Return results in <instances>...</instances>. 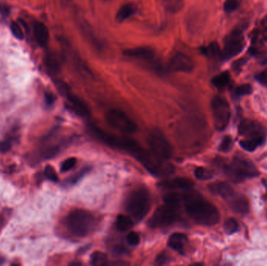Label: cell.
<instances>
[{"instance_id":"6da1fadb","label":"cell","mask_w":267,"mask_h":266,"mask_svg":"<svg viewBox=\"0 0 267 266\" xmlns=\"http://www.w3.org/2000/svg\"><path fill=\"white\" fill-rule=\"evenodd\" d=\"M91 129L93 134L98 139L110 145V147L120 149L121 151L132 154L152 174L159 177H167L174 171V168L171 164L159 162L149 152L145 151L141 145L133 139L125 137L114 136L97 127H91Z\"/></svg>"},{"instance_id":"7a4b0ae2","label":"cell","mask_w":267,"mask_h":266,"mask_svg":"<svg viewBox=\"0 0 267 266\" xmlns=\"http://www.w3.org/2000/svg\"><path fill=\"white\" fill-rule=\"evenodd\" d=\"M182 204L188 216L199 225L214 226L221 220L217 207L197 193H184Z\"/></svg>"},{"instance_id":"3957f363","label":"cell","mask_w":267,"mask_h":266,"mask_svg":"<svg viewBox=\"0 0 267 266\" xmlns=\"http://www.w3.org/2000/svg\"><path fill=\"white\" fill-rule=\"evenodd\" d=\"M66 225L71 234L77 237H85L95 231L97 221L89 211L76 209L67 215Z\"/></svg>"},{"instance_id":"277c9868","label":"cell","mask_w":267,"mask_h":266,"mask_svg":"<svg viewBox=\"0 0 267 266\" xmlns=\"http://www.w3.org/2000/svg\"><path fill=\"white\" fill-rule=\"evenodd\" d=\"M150 193L146 188H139L131 192L126 202L127 212L136 221H141L151 208Z\"/></svg>"},{"instance_id":"5b68a950","label":"cell","mask_w":267,"mask_h":266,"mask_svg":"<svg viewBox=\"0 0 267 266\" xmlns=\"http://www.w3.org/2000/svg\"><path fill=\"white\" fill-rule=\"evenodd\" d=\"M149 152L159 162H167L172 157L173 151L169 141L160 130L152 131L147 140Z\"/></svg>"},{"instance_id":"8992f818","label":"cell","mask_w":267,"mask_h":266,"mask_svg":"<svg viewBox=\"0 0 267 266\" xmlns=\"http://www.w3.org/2000/svg\"><path fill=\"white\" fill-rule=\"evenodd\" d=\"M225 173L234 183H241L246 178L259 175V171L254 164L241 158H234L231 163L225 168Z\"/></svg>"},{"instance_id":"52a82bcc","label":"cell","mask_w":267,"mask_h":266,"mask_svg":"<svg viewBox=\"0 0 267 266\" xmlns=\"http://www.w3.org/2000/svg\"><path fill=\"white\" fill-rule=\"evenodd\" d=\"M179 205L166 203L156 209L149 220V226L152 228H164L175 224L179 220Z\"/></svg>"},{"instance_id":"ba28073f","label":"cell","mask_w":267,"mask_h":266,"mask_svg":"<svg viewBox=\"0 0 267 266\" xmlns=\"http://www.w3.org/2000/svg\"><path fill=\"white\" fill-rule=\"evenodd\" d=\"M106 120L112 128L124 134H131L137 130L136 123L122 110L112 109L106 114Z\"/></svg>"},{"instance_id":"9c48e42d","label":"cell","mask_w":267,"mask_h":266,"mask_svg":"<svg viewBox=\"0 0 267 266\" xmlns=\"http://www.w3.org/2000/svg\"><path fill=\"white\" fill-rule=\"evenodd\" d=\"M214 126L220 131L225 130L230 119V108L228 102L221 96L214 97L211 103Z\"/></svg>"},{"instance_id":"30bf717a","label":"cell","mask_w":267,"mask_h":266,"mask_svg":"<svg viewBox=\"0 0 267 266\" xmlns=\"http://www.w3.org/2000/svg\"><path fill=\"white\" fill-rule=\"evenodd\" d=\"M245 47L243 33L241 30L235 29L226 36L224 41V47L221 52L222 60H228L241 53Z\"/></svg>"},{"instance_id":"8fae6325","label":"cell","mask_w":267,"mask_h":266,"mask_svg":"<svg viewBox=\"0 0 267 266\" xmlns=\"http://www.w3.org/2000/svg\"><path fill=\"white\" fill-rule=\"evenodd\" d=\"M124 54L128 57L133 58L137 60L148 62L153 65L154 69L159 72H163V67L158 61H156V55L152 48L147 46L135 47V48H128L124 52Z\"/></svg>"},{"instance_id":"7c38bea8","label":"cell","mask_w":267,"mask_h":266,"mask_svg":"<svg viewBox=\"0 0 267 266\" xmlns=\"http://www.w3.org/2000/svg\"><path fill=\"white\" fill-rule=\"evenodd\" d=\"M59 88L61 91L62 93L65 95L67 101H68L69 105L71 106V110L75 114L82 116V117H86L89 115V107L78 96L71 93L65 84H59Z\"/></svg>"},{"instance_id":"4fadbf2b","label":"cell","mask_w":267,"mask_h":266,"mask_svg":"<svg viewBox=\"0 0 267 266\" xmlns=\"http://www.w3.org/2000/svg\"><path fill=\"white\" fill-rule=\"evenodd\" d=\"M238 133L245 138H264L265 131L260 123L251 119H243L238 126Z\"/></svg>"},{"instance_id":"5bb4252c","label":"cell","mask_w":267,"mask_h":266,"mask_svg":"<svg viewBox=\"0 0 267 266\" xmlns=\"http://www.w3.org/2000/svg\"><path fill=\"white\" fill-rule=\"evenodd\" d=\"M170 68L178 72H190L194 68V62L191 58L183 52H178L171 59Z\"/></svg>"},{"instance_id":"9a60e30c","label":"cell","mask_w":267,"mask_h":266,"mask_svg":"<svg viewBox=\"0 0 267 266\" xmlns=\"http://www.w3.org/2000/svg\"><path fill=\"white\" fill-rule=\"evenodd\" d=\"M159 186L168 190H188L194 186V183L189 179L178 177L162 181Z\"/></svg>"},{"instance_id":"2e32d148","label":"cell","mask_w":267,"mask_h":266,"mask_svg":"<svg viewBox=\"0 0 267 266\" xmlns=\"http://www.w3.org/2000/svg\"><path fill=\"white\" fill-rule=\"evenodd\" d=\"M187 237L183 233H176L171 235L168 240V246L173 250L184 255L187 247Z\"/></svg>"},{"instance_id":"e0dca14e","label":"cell","mask_w":267,"mask_h":266,"mask_svg":"<svg viewBox=\"0 0 267 266\" xmlns=\"http://www.w3.org/2000/svg\"><path fill=\"white\" fill-rule=\"evenodd\" d=\"M211 193L221 196L222 198L229 199L234 195V189L228 184L224 182H216L211 184L209 187Z\"/></svg>"},{"instance_id":"ac0fdd59","label":"cell","mask_w":267,"mask_h":266,"mask_svg":"<svg viewBox=\"0 0 267 266\" xmlns=\"http://www.w3.org/2000/svg\"><path fill=\"white\" fill-rule=\"evenodd\" d=\"M227 200L230 209L236 213L245 214L249 212V201L243 196H235L234 194Z\"/></svg>"},{"instance_id":"d6986e66","label":"cell","mask_w":267,"mask_h":266,"mask_svg":"<svg viewBox=\"0 0 267 266\" xmlns=\"http://www.w3.org/2000/svg\"><path fill=\"white\" fill-rule=\"evenodd\" d=\"M34 34L36 41L41 46H46L48 44L49 34L48 28L43 23L36 22L34 24Z\"/></svg>"},{"instance_id":"ffe728a7","label":"cell","mask_w":267,"mask_h":266,"mask_svg":"<svg viewBox=\"0 0 267 266\" xmlns=\"http://www.w3.org/2000/svg\"><path fill=\"white\" fill-rule=\"evenodd\" d=\"M136 13V7L132 3H127L121 6L116 15V20L118 22H124L128 19L134 15Z\"/></svg>"},{"instance_id":"44dd1931","label":"cell","mask_w":267,"mask_h":266,"mask_svg":"<svg viewBox=\"0 0 267 266\" xmlns=\"http://www.w3.org/2000/svg\"><path fill=\"white\" fill-rule=\"evenodd\" d=\"M133 220L130 216L125 215H119L116 220V227L119 231L125 232L133 227Z\"/></svg>"},{"instance_id":"7402d4cb","label":"cell","mask_w":267,"mask_h":266,"mask_svg":"<svg viewBox=\"0 0 267 266\" xmlns=\"http://www.w3.org/2000/svg\"><path fill=\"white\" fill-rule=\"evenodd\" d=\"M265 138H245L240 142L241 147L248 152H252L264 143Z\"/></svg>"},{"instance_id":"603a6c76","label":"cell","mask_w":267,"mask_h":266,"mask_svg":"<svg viewBox=\"0 0 267 266\" xmlns=\"http://www.w3.org/2000/svg\"><path fill=\"white\" fill-rule=\"evenodd\" d=\"M161 2L167 11L173 13L180 11L184 6L183 0H161Z\"/></svg>"},{"instance_id":"cb8c5ba5","label":"cell","mask_w":267,"mask_h":266,"mask_svg":"<svg viewBox=\"0 0 267 266\" xmlns=\"http://www.w3.org/2000/svg\"><path fill=\"white\" fill-rule=\"evenodd\" d=\"M230 79V75H229L228 72H222L220 75L214 76L213 80H212V83L215 86L216 88L222 89L229 84Z\"/></svg>"},{"instance_id":"d4e9b609","label":"cell","mask_w":267,"mask_h":266,"mask_svg":"<svg viewBox=\"0 0 267 266\" xmlns=\"http://www.w3.org/2000/svg\"><path fill=\"white\" fill-rule=\"evenodd\" d=\"M107 263V256L101 251H95L91 255V264L92 266H104Z\"/></svg>"},{"instance_id":"484cf974","label":"cell","mask_w":267,"mask_h":266,"mask_svg":"<svg viewBox=\"0 0 267 266\" xmlns=\"http://www.w3.org/2000/svg\"><path fill=\"white\" fill-rule=\"evenodd\" d=\"M45 64L48 69L52 73H58L60 70L59 62L53 55L49 54L45 58Z\"/></svg>"},{"instance_id":"4316f807","label":"cell","mask_w":267,"mask_h":266,"mask_svg":"<svg viewBox=\"0 0 267 266\" xmlns=\"http://www.w3.org/2000/svg\"><path fill=\"white\" fill-rule=\"evenodd\" d=\"M202 52L206 56H212V57L218 56L219 54L221 55V52H220L219 45H217L216 42L211 43L209 46L202 48Z\"/></svg>"},{"instance_id":"83f0119b","label":"cell","mask_w":267,"mask_h":266,"mask_svg":"<svg viewBox=\"0 0 267 266\" xmlns=\"http://www.w3.org/2000/svg\"><path fill=\"white\" fill-rule=\"evenodd\" d=\"M195 176L197 179L200 181H207L213 177L211 172L206 168L198 167L195 169Z\"/></svg>"},{"instance_id":"f1b7e54d","label":"cell","mask_w":267,"mask_h":266,"mask_svg":"<svg viewBox=\"0 0 267 266\" xmlns=\"http://www.w3.org/2000/svg\"><path fill=\"white\" fill-rule=\"evenodd\" d=\"M224 229L227 234H233L238 230V224L237 220L233 218H230L226 220L224 224Z\"/></svg>"},{"instance_id":"f546056e","label":"cell","mask_w":267,"mask_h":266,"mask_svg":"<svg viewBox=\"0 0 267 266\" xmlns=\"http://www.w3.org/2000/svg\"><path fill=\"white\" fill-rule=\"evenodd\" d=\"M241 0H226L223 4V9L226 13H232L239 7Z\"/></svg>"},{"instance_id":"4dcf8cb0","label":"cell","mask_w":267,"mask_h":266,"mask_svg":"<svg viewBox=\"0 0 267 266\" xmlns=\"http://www.w3.org/2000/svg\"><path fill=\"white\" fill-rule=\"evenodd\" d=\"M252 88L250 84H242L236 88L235 91H234V95L237 98L239 97L244 96V95H250L252 93Z\"/></svg>"},{"instance_id":"1f68e13d","label":"cell","mask_w":267,"mask_h":266,"mask_svg":"<svg viewBox=\"0 0 267 266\" xmlns=\"http://www.w3.org/2000/svg\"><path fill=\"white\" fill-rule=\"evenodd\" d=\"M232 138L230 136H226L222 140L221 145H220L219 150L223 152L230 151L232 147Z\"/></svg>"},{"instance_id":"d6a6232c","label":"cell","mask_w":267,"mask_h":266,"mask_svg":"<svg viewBox=\"0 0 267 266\" xmlns=\"http://www.w3.org/2000/svg\"><path fill=\"white\" fill-rule=\"evenodd\" d=\"M10 29L14 37L17 38V39H22L24 38L22 29L21 26L17 22H12L10 24Z\"/></svg>"},{"instance_id":"836d02e7","label":"cell","mask_w":267,"mask_h":266,"mask_svg":"<svg viewBox=\"0 0 267 266\" xmlns=\"http://www.w3.org/2000/svg\"><path fill=\"white\" fill-rule=\"evenodd\" d=\"M77 159L75 158H69L66 159L61 165V171L63 173L71 170L76 165Z\"/></svg>"},{"instance_id":"e575fe53","label":"cell","mask_w":267,"mask_h":266,"mask_svg":"<svg viewBox=\"0 0 267 266\" xmlns=\"http://www.w3.org/2000/svg\"><path fill=\"white\" fill-rule=\"evenodd\" d=\"M44 175L48 180L53 181V182H56L58 181V176L56 174V172L54 168L51 166H47L44 169Z\"/></svg>"},{"instance_id":"d590c367","label":"cell","mask_w":267,"mask_h":266,"mask_svg":"<svg viewBox=\"0 0 267 266\" xmlns=\"http://www.w3.org/2000/svg\"><path fill=\"white\" fill-rule=\"evenodd\" d=\"M127 241L128 244L131 246H136L139 244L140 236L138 233L136 232L132 231L130 233H128V236H127Z\"/></svg>"},{"instance_id":"8d00e7d4","label":"cell","mask_w":267,"mask_h":266,"mask_svg":"<svg viewBox=\"0 0 267 266\" xmlns=\"http://www.w3.org/2000/svg\"><path fill=\"white\" fill-rule=\"evenodd\" d=\"M256 80H258L260 84L267 86V71H263L256 75Z\"/></svg>"},{"instance_id":"74e56055","label":"cell","mask_w":267,"mask_h":266,"mask_svg":"<svg viewBox=\"0 0 267 266\" xmlns=\"http://www.w3.org/2000/svg\"><path fill=\"white\" fill-rule=\"evenodd\" d=\"M169 257L167 256V255H164V254H161V255L158 256L157 259H156V262L158 265H165L167 264L168 262H169Z\"/></svg>"},{"instance_id":"f35d334b","label":"cell","mask_w":267,"mask_h":266,"mask_svg":"<svg viewBox=\"0 0 267 266\" xmlns=\"http://www.w3.org/2000/svg\"><path fill=\"white\" fill-rule=\"evenodd\" d=\"M10 149H11V144H10V142L6 141V142H2L0 143V152H6Z\"/></svg>"},{"instance_id":"ab89813d","label":"cell","mask_w":267,"mask_h":266,"mask_svg":"<svg viewBox=\"0 0 267 266\" xmlns=\"http://www.w3.org/2000/svg\"><path fill=\"white\" fill-rule=\"evenodd\" d=\"M44 99H45V103H46L48 106H52L54 102H55V98H54L53 95L50 93H46L44 95Z\"/></svg>"},{"instance_id":"60d3db41","label":"cell","mask_w":267,"mask_h":266,"mask_svg":"<svg viewBox=\"0 0 267 266\" xmlns=\"http://www.w3.org/2000/svg\"><path fill=\"white\" fill-rule=\"evenodd\" d=\"M262 27L264 28L266 32H267V16H266L263 20H262Z\"/></svg>"},{"instance_id":"b9f144b4","label":"cell","mask_w":267,"mask_h":266,"mask_svg":"<svg viewBox=\"0 0 267 266\" xmlns=\"http://www.w3.org/2000/svg\"><path fill=\"white\" fill-rule=\"evenodd\" d=\"M102 1H104V2H106V1H109V0H102Z\"/></svg>"}]
</instances>
